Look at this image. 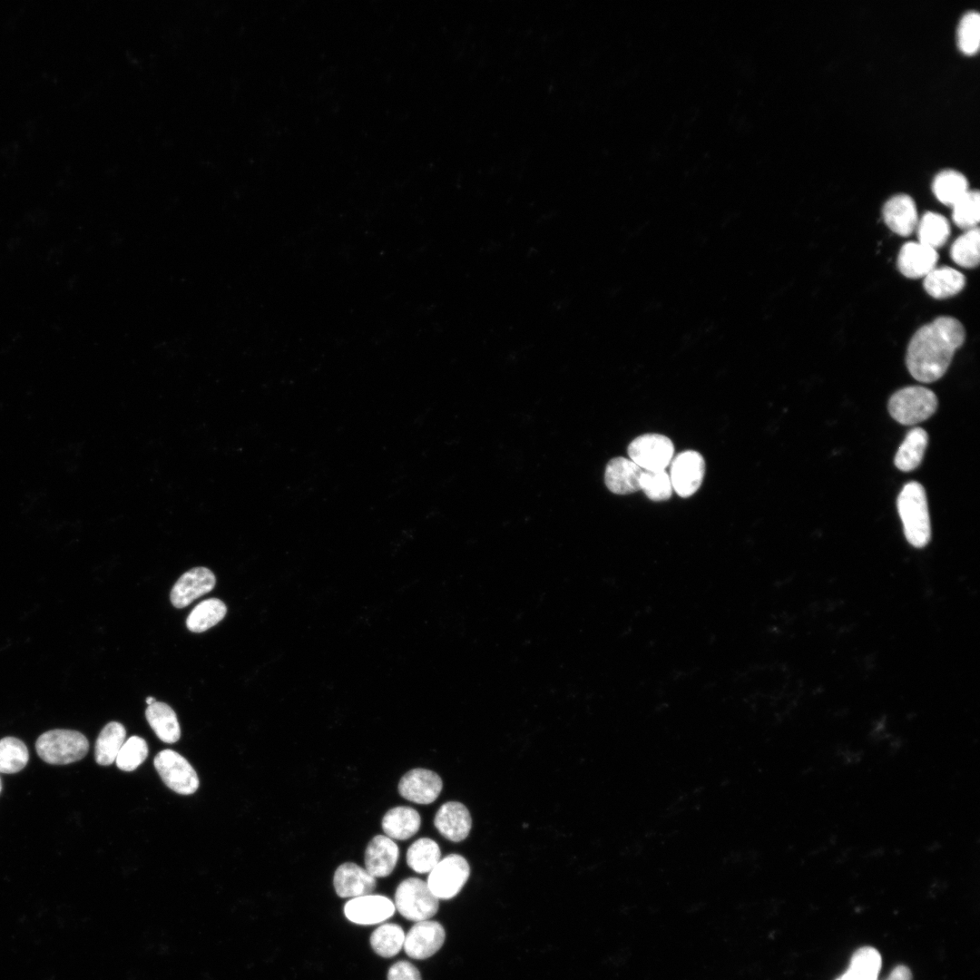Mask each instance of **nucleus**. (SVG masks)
Segmentation results:
<instances>
[{"label": "nucleus", "mask_w": 980, "mask_h": 980, "mask_svg": "<svg viewBox=\"0 0 980 980\" xmlns=\"http://www.w3.org/2000/svg\"><path fill=\"white\" fill-rule=\"evenodd\" d=\"M965 337L962 323L950 316L938 317L922 326L911 338L906 350V364L911 376L924 383L939 379Z\"/></svg>", "instance_id": "f257e3e1"}, {"label": "nucleus", "mask_w": 980, "mask_h": 980, "mask_svg": "<svg viewBox=\"0 0 980 980\" xmlns=\"http://www.w3.org/2000/svg\"><path fill=\"white\" fill-rule=\"evenodd\" d=\"M897 505L908 543L916 548L926 546L931 538V526L923 485L917 482L905 485L898 495Z\"/></svg>", "instance_id": "f03ea898"}, {"label": "nucleus", "mask_w": 980, "mask_h": 980, "mask_svg": "<svg viewBox=\"0 0 980 980\" xmlns=\"http://www.w3.org/2000/svg\"><path fill=\"white\" fill-rule=\"evenodd\" d=\"M35 749L44 761L65 765L82 760L88 751L89 742L79 731L55 729L41 734L36 740Z\"/></svg>", "instance_id": "7ed1b4c3"}, {"label": "nucleus", "mask_w": 980, "mask_h": 980, "mask_svg": "<svg viewBox=\"0 0 980 980\" xmlns=\"http://www.w3.org/2000/svg\"><path fill=\"white\" fill-rule=\"evenodd\" d=\"M937 408V397L926 387L912 386L897 391L889 399L891 416L903 425H915L930 417Z\"/></svg>", "instance_id": "20e7f679"}, {"label": "nucleus", "mask_w": 980, "mask_h": 980, "mask_svg": "<svg viewBox=\"0 0 980 980\" xmlns=\"http://www.w3.org/2000/svg\"><path fill=\"white\" fill-rule=\"evenodd\" d=\"M394 905L405 918L419 922L436 915L439 899L431 892L426 882L409 877L397 886Z\"/></svg>", "instance_id": "39448f33"}, {"label": "nucleus", "mask_w": 980, "mask_h": 980, "mask_svg": "<svg viewBox=\"0 0 980 980\" xmlns=\"http://www.w3.org/2000/svg\"><path fill=\"white\" fill-rule=\"evenodd\" d=\"M469 875L467 860L460 855L450 854L440 859L429 872L426 884L438 899H450L461 891Z\"/></svg>", "instance_id": "423d86ee"}, {"label": "nucleus", "mask_w": 980, "mask_h": 980, "mask_svg": "<svg viewBox=\"0 0 980 980\" xmlns=\"http://www.w3.org/2000/svg\"><path fill=\"white\" fill-rule=\"evenodd\" d=\"M154 767L164 784L176 793L191 795L199 788L196 771L184 757L174 750L159 752L154 758Z\"/></svg>", "instance_id": "0eeeda50"}, {"label": "nucleus", "mask_w": 980, "mask_h": 980, "mask_svg": "<svg viewBox=\"0 0 980 980\" xmlns=\"http://www.w3.org/2000/svg\"><path fill=\"white\" fill-rule=\"evenodd\" d=\"M630 459L643 470H665L673 457L671 440L660 434H644L633 439L627 448Z\"/></svg>", "instance_id": "6e6552de"}, {"label": "nucleus", "mask_w": 980, "mask_h": 980, "mask_svg": "<svg viewBox=\"0 0 980 980\" xmlns=\"http://www.w3.org/2000/svg\"><path fill=\"white\" fill-rule=\"evenodd\" d=\"M704 474L705 462L697 451L680 453L671 462L669 475L672 489L681 497H689L700 488Z\"/></svg>", "instance_id": "1a4fd4ad"}, {"label": "nucleus", "mask_w": 980, "mask_h": 980, "mask_svg": "<svg viewBox=\"0 0 980 980\" xmlns=\"http://www.w3.org/2000/svg\"><path fill=\"white\" fill-rule=\"evenodd\" d=\"M446 932L443 926L432 920L416 922L405 936L404 950L414 959H426L443 946Z\"/></svg>", "instance_id": "9d476101"}, {"label": "nucleus", "mask_w": 980, "mask_h": 980, "mask_svg": "<svg viewBox=\"0 0 980 980\" xmlns=\"http://www.w3.org/2000/svg\"><path fill=\"white\" fill-rule=\"evenodd\" d=\"M443 782L439 775L426 769H413L399 780L398 792L406 799L417 804H430L439 796Z\"/></svg>", "instance_id": "9b49d317"}, {"label": "nucleus", "mask_w": 980, "mask_h": 980, "mask_svg": "<svg viewBox=\"0 0 980 980\" xmlns=\"http://www.w3.org/2000/svg\"><path fill=\"white\" fill-rule=\"evenodd\" d=\"M394 903L380 895H365L348 900L344 906L346 917L358 925H375L390 918L395 913Z\"/></svg>", "instance_id": "f8f14e48"}, {"label": "nucleus", "mask_w": 980, "mask_h": 980, "mask_svg": "<svg viewBox=\"0 0 980 980\" xmlns=\"http://www.w3.org/2000/svg\"><path fill=\"white\" fill-rule=\"evenodd\" d=\"M216 583L213 573L206 567H195L184 573L171 591V602L176 608H184L192 601L211 592Z\"/></svg>", "instance_id": "ddd939ff"}, {"label": "nucleus", "mask_w": 980, "mask_h": 980, "mask_svg": "<svg viewBox=\"0 0 980 980\" xmlns=\"http://www.w3.org/2000/svg\"><path fill=\"white\" fill-rule=\"evenodd\" d=\"M333 884L338 897L354 898L371 894L376 889L377 879L366 868L346 862L336 869Z\"/></svg>", "instance_id": "4468645a"}, {"label": "nucleus", "mask_w": 980, "mask_h": 980, "mask_svg": "<svg viewBox=\"0 0 980 980\" xmlns=\"http://www.w3.org/2000/svg\"><path fill=\"white\" fill-rule=\"evenodd\" d=\"M434 824L444 838L453 842H460L468 836L472 827V818L464 804L458 801H448L436 811Z\"/></svg>", "instance_id": "2eb2a0df"}, {"label": "nucleus", "mask_w": 980, "mask_h": 980, "mask_svg": "<svg viewBox=\"0 0 980 980\" xmlns=\"http://www.w3.org/2000/svg\"><path fill=\"white\" fill-rule=\"evenodd\" d=\"M886 225L895 233L906 237L917 226L918 216L914 200L907 194H897L889 198L882 209Z\"/></svg>", "instance_id": "dca6fc26"}, {"label": "nucleus", "mask_w": 980, "mask_h": 980, "mask_svg": "<svg viewBox=\"0 0 980 980\" xmlns=\"http://www.w3.org/2000/svg\"><path fill=\"white\" fill-rule=\"evenodd\" d=\"M937 260L936 250L920 242L909 241L901 247L897 265L905 277L919 279L936 268Z\"/></svg>", "instance_id": "f3484780"}, {"label": "nucleus", "mask_w": 980, "mask_h": 980, "mask_svg": "<svg viewBox=\"0 0 980 980\" xmlns=\"http://www.w3.org/2000/svg\"><path fill=\"white\" fill-rule=\"evenodd\" d=\"M399 849L386 835L375 836L365 850L366 870L375 878L389 876L398 860Z\"/></svg>", "instance_id": "a211bd4d"}, {"label": "nucleus", "mask_w": 980, "mask_h": 980, "mask_svg": "<svg viewBox=\"0 0 980 980\" xmlns=\"http://www.w3.org/2000/svg\"><path fill=\"white\" fill-rule=\"evenodd\" d=\"M643 469L631 459L614 457L605 468L604 483L607 488L617 495H627L640 489V478Z\"/></svg>", "instance_id": "6ab92c4d"}, {"label": "nucleus", "mask_w": 980, "mask_h": 980, "mask_svg": "<svg viewBox=\"0 0 980 980\" xmlns=\"http://www.w3.org/2000/svg\"><path fill=\"white\" fill-rule=\"evenodd\" d=\"M421 825L419 813L411 807L397 806L389 809L383 817L381 826L386 836L397 840H406L413 837Z\"/></svg>", "instance_id": "aec40b11"}, {"label": "nucleus", "mask_w": 980, "mask_h": 980, "mask_svg": "<svg viewBox=\"0 0 980 980\" xmlns=\"http://www.w3.org/2000/svg\"><path fill=\"white\" fill-rule=\"evenodd\" d=\"M965 285V278L959 270L951 267H940L932 270L924 277V289L935 299H946L959 293Z\"/></svg>", "instance_id": "412c9836"}, {"label": "nucleus", "mask_w": 980, "mask_h": 980, "mask_svg": "<svg viewBox=\"0 0 980 980\" xmlns=\"http://www.w3.org/2000/svg\"><path fill=\"white\" fill-rule=\"evenodd\" d=\"M145 716L157 737L166 743H174L181 737V728L174 710L166 703L155 701L148 705Z\"/></svg>", "instance_id": "4be33fe9"}, {"label": "nucleus", "mask_w": 980, "mask_h": 980, "mask_svg": "<svg viewBox=\"0 0 980 980\" xmlns=\"http://www.w3.org/2000/svg\"><path fill=\"white\" fill-rule=\"evenodd\" d=\"M927 442L928 436L923 428L911 429L896 454L895 466L904 472L916 469L923 460Z\"/></svg>", "instance_id": "5701e85b"}, {"label": "nucleus", "mask_w": 980, "mask_h": 980, "mask_svg": "<svg viewBox=\"0 0 980 980\" xmlns=\"http://www.w3.org/2000/svg\"><path fill=\"white\" fill-rule=\"evenodd\" d=\"M881 965V956L877 949L861 947L851 956L847 971L836 980H877Z\"/></svg>", "instance_id": "b1692460"}, {"label": "nucleus", "mask_w": 980, "mask_h": 980, "mask_svg": "<svg viewBox=\"0 0 980 980\" xmlns=\"http://www.w3.org/2000/svg\"><path fill=\"white\" fill-rule=\"evenodd\" d=\"M932 191L940 202L952 206L969 191V186L963 173L953 169H946L935 176Z\"/></svg>", "instance_id": "393cba45"}, {"label": "nucleus", "mask_w": 980, "mask_h": 980, "mask_svg": "<svg viewBox=\"0 0 980 980\" xmlns=\"http://www.w3.org/2000/svg\"><path fill=\"white\" fill-rule=\"evenodd\" d=\"M124 726L117 721L107 723L101 730L95 743V760L99 765L107 766L115 762L116 757L125 741Z\"/></svg>", "instance_id": "a878e982"}, {"label": "nucleus", "mask_w": 980, "mask_h": 980, "mask_svg": "<svg viewBox=\"0 0 980 980\" xmlns=\"http://www.w3.org/2000/svg\"><path fill=\"white\" fill-rule=\"evenodd\" d=\"M918 242L936 250L942 247L950 235L946 218L939 213L926 211L917 222Z\"/></svg>", "instance_id": "bb28decb"}, {"label": "nucleus", "mask_w": 980, "mask_h": 980, "mask_svg": "<svg viewBox=\"0 0 980 980\" xmlns=\"http://www.w3.org/2000/svg\"><path fill=\"white\" fill-rule=\"evenodd\" d=\"M227 612V607L217 598L204 600L198 603L186 620L187 628L193 632H201L220 622Z\"/></svg>", "instance_id": "cd10ccee"}, {"label": "nucleus", "mask_w": 980, "mask_h": 980, "mask_svg": "<svg viewBox=\"0 0 980 980\" xmlns=\"http://www.w3.org/2000/svg\"><path fill=\"white\" fill-rule=\"evenodd\" d=\"M440 859L441 851L438 844L428 838L416 839L407 852V864L416 873H429Z\"/></svg>", "instance_id": "c85d7f7f"}, {"label": "nucleus", "mask_w": 980, "mask_h": 980, "mask_svg": "<svg viewBox=\"0 0 980 980\" xmlns=\"http://www.w3.org/2000/svg\"><path fill=\"white\" fill-rule=\"evenodd\" d=\"M405 936L400 926L386 923L373 931L370 936V945L378 956L389 958L399 953L404 945Z\"/></svg>", "instance_id": "c756f323"}, {"label": "nucleus", "mask_w": 980, "mask_h": 980, "mask_svg": "<svg viewBox=\"0 0 980 980\" xmlns=\"http://www.w3.org/2000/svg\"><path fill=\"white\" fill-rule=\"evenodd\" d=\"M980 230L978 227L965 230L952 244L950 257L955 263L972 269L979 264Z\"/></svg>", "instance_id": "7c9ffc66"}, {"label": "nucleus", "mask_w": 980, "mask_h": 980, "mask_svg": "<svg viewBox=\"0 0 980 980\" xmlns=\"http://www.w3.org/2000/svg\"><path fill=\"white\" fill-rule=\"evenodd\" d=\"M29 753L25 744L15 737L0 740V773L14 774L27 764Z\"/></svg>", "instance_id": "2f4dec72"}, {"label": "nucleus", "mask_w": 980, "mask_h": 980, "mask_svg": "<svg viewBox=\"0 0 980 980\" xmlns=\"http://www.w3.org/2000/svg\"><path fill=\"white\" fill-rule=\"evenodd\" d=\"M952 219L963 230L978 227L980 220V195L977 190H969L952 206Z\"/></svg>", "instance_id": "473e14b6"}, {"label": "nucleus", "mask_w": 980, "mask_h": 980, "mask_svg": "<svg viewBox=\"0 0 980 980\" xmlns=\"http://www.w3.org/2000/svg\"><path fill=\"white\" fill-rule=\"evenodd\" d=\"M957 45L962 53L972 55L978 51L980 42V15L976 11L965 13L957 26Z\"/></svg>", "instance_id": "72a5a7b5"}, {"label": "nucleus", "mask_w": 980, "mask_h": 980, "mask_svg": "<svg viewBox=\"0 0 980 980\" xmlns=\"http://www.w3.org/2000/svg\"><path fill=\"white\" fill-rule=\"evenodd\" d=\"M640 489L652 501H663L671 497L672 485L665 470H643L640 478Z\"/></svg>", "instance_id": "f704fd0d"}, {"label": "nucleus", "mask_w": 980, "mask_h": 980, "mask_svg": "<svg viewBox=\"0 0 980 980\" xmlns=\"http://www.w3.org/2000/svg\"><path fill=\"white\" fill-rule=\"evenodd\" d=\"M148 756L146 741L138 736H132L124 741L115 760L117 767L124 771L137 769Z\"/></svg>", "instance_id": "c9c22d12"}, {"label": "nucleus", "mask_w": 980, "mask_h": 980, "mask_svg": "<svg viewBox=\"0 0 980 980\" xmlns=\"http://www.w3.org/2000/svg\"><path fill=\"white\" fill-rule=\"evenodd\" d=\"M387 980H421L418 969L407 961H398L387 972Z\"/></svg>", "instance_id": "e433bc0d"}, {"label": "nucleus", "mask_w": 980, "mask_h": 980, "mask_svg": "<svg viewBox=\"0 0 980 980\" xmlns=\"http://www.w3.org/2000/svg\"><path fill=\"white\" fill-rule=\"evenodd\" d=\"M886 980H912V974L908 967L897 965Z\"/></svg>", "instance_id": "4c0bfd02"}, {"label": "nucleus", "mask_w": 980, "mask_h": 980, "mask_svg": "<svg viewBox=\"0 0 980 980\" xmlns=\"http://www.w3.org/2000/svg\"><path fill=\"white\" fill-rule=\"evenodd\" d=\"M155 701H156V700H155V699H154L153 697H151V696H150V697H147V698H146V702H147V704H148V705H150V704H152V703H154Z\"/></svg>", "instance_id": "58836bf2"}, {"label": "nucleus", "mask_w": 980, "mask_h": 980, "mask_svg": "<svg viewBox=\"0 0 980 980\" xmlns=\"http://www.w3.org/2000/svg\"><path fill=\"white\" fill-rule=\"evenodd\" d=\"M1 790H2V780H1V778H0V793H1Z\"/></svg>", "instance_id": "ea45409f"}]
</instances>
